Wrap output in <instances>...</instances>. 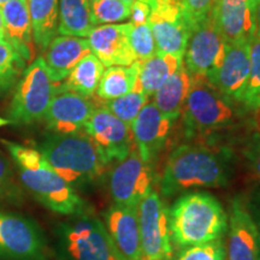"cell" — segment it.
I'll return each instance as SVG.
<instances>
[{"mask_svg":"<svg viewBox=\"0 0 260 260\" xmlns=\"http://www.w3.org/2000/svg\"><path fill=\"white\" fill-rule=\"evenodd\" d=\"M233 176L232 151L212 145L183 144L169 155L160 178V194L171 198L198 188H220Z\"/></svg>","mask_w":260,"mask_h":260,"instance_id":"6da1fadb","label":"cell"},{"mask_svg":"<svg viewBox=\"0 0 260 260\" xmlns=\"http://www.w3.org/2000/svg\"><path fill=\"white\" fill-rule=\"evenodd\" d=\"M241 104L219 92L206 77L191 76V87L181 115L187 138H218L243 124Z\"/></svg>","mask_w":260,"mask_h":260,"instance_id":"7a4b0ae2","label":"cell"},{"mask_svg":"<svg viewBox=\"0 0 260 260\" xmlns=\"http://www.w3.org/2000/svg\"><path fill=\"white\" fill-rule=\"evenodd\" d=\"M172 242L178 248L222 240L228 229V213L212 194L191 190L178 197L168 210Z\"/></svg>","mask_w":260,"mask_h":260,"instance_id":"3957f363","label":"cell"},{"mask_svg":"<svg viewBox=\"0 0 260 260\" xmlns=\"http://www.w3.org/2000/svg\"><path fill=\"white\" fill-rule=\"evenodd\" d=\"M39 152L74 189L89 187L105 169L93 141L82 132L74 134L52 133L40 142Z\"/></svg>","mask_w":260,"mask_h":260,"instance_id":"277c9868","label":"cell"},{"mask_svg":"<svg viewBox=\"0 0 260 260\" xmlns=\"http://www.w3.org/2000/svg\"><path fill=\"white\" fill-rule=\"evenodd\" d=\"M59 260H119L104 222L88 207L54 230Z\"/></svg>","mask_w":260,"mask_h":260,"instance_id":"5b68a950","label":"cell"},{"mask_svg":"<svg viewBox=\"0 0 260 260\" xmlns=\"http://www.w3.org/2000/svg\"><path fill=\"white\" fill-rule=\"evenodd\" d=\"M56 89L57 84L52 82L44 58H37L25 68L17 82L9 121L14 124H31L44 119Z\"/></svg>","mask_w":260,"mask_h":260,"instance_id":"8992f818","label":"cell"},{"mask_svg":"<svg viewBox=\"0 0 260 260\" xmlns=\"http://www.w3.org/2000/svg\"><path fill=\"white\" fill-rule=\"evenodd\" d=\"M18 177L32 198L52 212L69 217L87 209L76 189L63 180L44 157L32 167L18 169Z\"/></svg>","mask_w":260,"mask_h":260,"instance_id":"52a82bcc","label":"cell"},{"mask_svg":"<svg viewBox=\"0 0 260 260\" xmlns=\"http://www.w3.org/2000/svg\"><path fill=\"white\" fill-rule=\"evenodd\" d=\"M40 225L24 214L0 211V260H47Z\"/></svg>","mask_w":260,"mask_h":260,"instance_id":"ba28073f","label":"cell"},{"mask_svg":"<svg viewBox=\"0 0 260 260\" xmlns=\"http://www.w3.org/2000/svg\"><path fill=\"white\" fill-rule=\"evenodd\" d=\"M153 165L142 160L136 148L123 160L115 162L107 176L113 204L134 209L153 190Z\"/></svg>","mask_w":260,"mask_h":260,"instance_id":"9c48e42d","label":"cell"},{"mask_svg":"<svg viewBox=\"0 0 260 260\" xmlns=\"http://www.w3.org/2000/svg\"><path fill=\"white\" fill-rule=\"evenodd\" d=\"M225 47L211 12L191 28L183 56L184 68L190 76L206 77L210 81L222 64Z\"/></svg>","mask_w":260,"mask_h":260,"instance_id":"30bf717a","label":"cell"},{"mask_svg":"<svg viewBox=\"0 0 260 260\" xmlns=\"http://www.w3.org/2000/svg\"><path fill=\"white\" fill-rule=\"evenodd\" d=\"M148 24L159 53L183 58L191 27L184 16L181 0H148Z\"/></svg>","mask_w":260,"mask_h":260,"instance_id":"8fae6325","label":"cell"},{"mask_svg":"<svg viewBox=\"0 0 260 260\" xmlns=\"http://www.w3.org/2000/svg\"><path fill=\"white\" fill-rule=\"evenodd\" d=\"M142 260H171L174 255L168 209L160 194L152 190L138 206Z\"/></svg>","mask_w":260,"mask_h":260,"instance_id":"7c38bea8","label":"cell"},{"mask_svg":"<svg viewBox=\"0 0 260 260\" xmlns=\"http://www.w3.org/2000/svg\"><path fill=\"white\" fill-rule=\"evenodd\" d=\"M83 130L96 147L104 167L123 160L135 148L130 125L106 107H96Z\"/></svg>","mask_w":260,"mask_h":260,"instance_id":"4fadbf2b","label":"cell"},{"mask_svg":"<svg viewBox=\"0 0 260 260\" xmlns=\"http://www.w3.org/2000/svg\"><path fill=\"white\" fill-rule=\"evenodd\" d=\"M225 260H259V232L248 203L241 197L230 201Z\"/></svg>","mask_w":260,"mask_h":260,"instance_id":"5bb4252c","label":"cell"},{"mask_svg":"<svg viewBox=\"0 0 260 260\" xmlns=\"http://www.w3.org/2000/svg\"><path fill=\"white\" fill-rule=\"evenodd\" d=\"M175 121L159 111L153 102H148L130 124L135 148L147 164L153 162L167 145Z\"/></svg>","mask_w":260,"mask_h":260,"instance_id":"9a60e30c","label":"cell"},{"mask_svg":"<svg viewBox=\"0 0 260 260\" xmlns=\"http://www.w3.org/2000/svg\"><path fill=\"white\" fill-rule=\"evenodd\" d=\"M103 222L119 260H142L138 209L113 204L103 212Z\"/></svg>","mask_w":260,"mask_h":260,"instance_id":"2e32d148","label":"cell"},{"mask_svg":"<svg viewBox=\"0 0 260 260\" xmlns=\"http://www.w3.org/2000/svg\"><path fill=\"white\" fill-rule=\"evenodd\" d=\"M212 18L225 44H251L256 34V10L248 0H217Z\"/></svg>","mask_w":260,"mask_h":260,"instance_id":"e0dca14e","label":"cell"},{"mask_svg":"<svg viewBox=\"0 0 260 260\" xmlns=\"http://www.w3.org/2000/svg\"><path fill=\"white\" fill-rule=\"evenodd\" d=\"M89 98L74 92L57 93L48 106L45 121L54 134H74L84 129L95 110Z\"/></svg>","mask_w":260,"mask_h":260,"instance_id":"ac0fdd59","label":"cell"},{"mask_svg":"<svg viewBox=\"0 0 260 260\" xmlns=\"http://www.w3.org/2000/svg\"><path fill=\"white\" fill-rule=\"evenodd\" d=\"M132 23L98 25L89 32L90 51L104 67H128L136 61L129 41Z\"/></svg>","mask_w":260,"mask_h":260,"instance_id":"d6986e66","label":"cell"},{"mask_svg":"<svg viewBox=\"0 0 260 260\" xmlns=\"http://www.w3.org/2000/svg\"><path fill=\"white\" fill-rule=\"evenodd\" d=\"M249 45L226 44L223 61L210 82L224 95L241 104L249 76Z\"/></svg>","mask_w":260,"mask_h":260,"instance_id":"ffe728a7","label":"cell"},{"mask_svg":"<svg viewBox=\"0 0 260 260\" xmlns=\"http://www.w3.org/2000/svg\"><path fill=\"white\" fill-rule=\"evenodd\" d=\"M92 53L87 39L61 35L56 37L45 50V64L53 83L59 84L75 67Z\"/></svg>","mask_w":260,"mask_h":260,"instance_id":"44dd1931","label":"cell"},{"mask_svg":"<svg viewBox=\"0 0 260 260\" xmlns=\"http://www.w3.org/2000/svg\"><path fill=\"white\" fill-rule=\"evenodd\" d=\"M2 14L5 30L4 39L21 54L25 63L29 64L34 58L35 47L27 0H9L2 6Z\"/></svg>","mask_w":260,"mask_h":260,"instance_id":"7402d4cb","label":"cell"},{"mask_svg":"<svg viewBox=\"0 0 260 260\" xmlns=\"http://www.w3.org/2000/svg\"><path fill=\"white\" fill-rule=\"evenodd\" d=\"M190 87L191 76L184 65H182L154 93L153 103L162 115L176 122L183 110Z\"/></svg>","mask_w":260,"mask_h":260,"instance_id":"603a6c76","label":"cell"},{"mask_svg":"<svg viewBox=\"0 0 260 260\" xmlns=\"http://www.w3.org/2000/svg\"><path fill=\"white\" fill-rule=\"evenodd\" d=\"M183 65V58L168 53H157L140 64L139 80L136 87L148 98L160 88Z\"/></svg>","mask_w":260,"mask_h":260,"instance_id":"cb8c5ba5","label":"cell"},{"mask_svg":"<svg viewBox=\"0 0 260 260\" xmlns=\"http://www.w3.org/2000/svg\"><path fill=\"white\" fill-rule=\"evenodd\" d=\"M105 67L93 53L80 61L60 84H57V93L74 92L90 98L96 92Z\"/></svg>","mask_w":260,"mask_h":260,"instance_id":"d4e9b609","label":"cell"},{"mask_svg":"<svg viewBox=\"0 0 260 260\" xmlns=\"http://www.w3.org/2000/svg\"><path fill=\"white\" fill-rule=\"evenodd\" d=\"M34 44L47 48L58 32V0H27Z\"/></svg>","mask_w":260,"mask_h":260,"instance_id":"484cf974","label":"cell"},{"mask_svg":"<svg viewBox=\"0 0 260 260\" xmlns=\"http://www.w3.org/2000/svg\"><path fill=\"white\" fill-rule=\"evenodd\" d=\"M95 28L89 0H59L58 32L68 37L86 38Z\"/></svg>","mask_w":260,"mask_h":260,"instance_id":"4316f807","label":"cell"},{"mask_svg":"<svg viewBox=\"0 0 260 260\" xmlns=\"http://www.w3.org/2000/svg\"><path fill=\"white\" fill-rule=\"evenodd\" d=\"M140 64L136 60L128 67H109L104 71L96 89V95L103 102L117 99L134 90L138 84Z\"/></svg>","mask_w":260,"mask_h":260,"instance_id":"83f0119b","label":"cell"},{"mask_svg":"<svg viewBox=\"0 0 260 260\" xmlns=\"http://www.w3.org/2000/svg\"><path fill=\"white\" fill-rule=\"evenodd\" d=\"M25 63L21 54L12 45L2 39L0 40V94H4L15 86L21 79L25 69Z\"/></svg>","mask_w":260,"mask_h":260,"instance_id":"f1b7e54d","label":"cell"},{"mask_svg":"<svg viewBox=\"0 0 260 260\" xmlns=\"http://www.w3.org/2000/svg\"><path fill=\"white\" fill-rule=\"evenodd\" d=\"M249 76L241 105L246 111L254 113L260 111V35L255 34L249 45Z\"/></svg>","mask_w":260,"mask_h":260,"instance_id":"f546056e","label":"cell"},{"mask_svg":"<svg viewBox=\"0 0 260 260\" xmlns=\"http://www.w3.org/2000/svg\"><path fill=\"white\" fill-rule=\"evenodd\" d=\"M148 102L149 98L138 87H135L134 90L125 94V95L109 100V102H104L105 104L104 107H106L110 112H112L117 118L121 119L125 124L130 125L141 111L142 107Z\"/></svg>","mask_w":260,"mask_h":260,"instance_id":"4dcf8cb0","label":"cell"},{"mask_svg":"<svg viewBox=\"0 0 260 260\" xmlns=\"http://www.w3.org/2000/svg\"><path fill=\"white\" fill-rule=\"evenodd\" d=\"M89 4L95 27L118 24L130 17V5L123 0H89Z\"/></svg>","mask_w":260,"mask_h":260,"instance_id":"1f68e13d","label":"cell"},{"mask_svg":"<svg viewBox=\"0 0 260 260\" xmlns=\"http://www.w3.org/2000/svg\"><path fill=\"white\" fill-rule=\"evenodd\" d=\"M129 41L136 60L145 61L157 53L153 32L148 23L132 25Z\"/></svg>","mask_w":260,"mask_h":260,"instance_id":"d6a6232c","label":"cell"},{"mask_svg":"<svg viewBox=\"0 0 260 260\" xmlns=\"http://www.w3.org/2000/svg\"><path fill=\"white\" fill-rule=\"evenodd\" d=\"M171 260H225V243L216 240L200 245L183 247Z\"/></svg>","mask_w":260,"mask_h":260,"instance_id":"836d02e7","label":"cell"},{"mask_svg":"<svg viewBox=\"0 0 260 260\" xmlns=\"http://www.w3.org/2000/svg\"><path fill=\"white\" fill-rule=\"evenodd\" d=\"M22 197V188L16 182L10 161L0 154V201L18 204Z\"/></svg>","mask_w":260,"mask_h":260,"instance_id":"e575fe53","label":"cell"},{"mask_svg":"<svg viewBox=\"0 0 260 260\" xmlns=\"http://www.w3.org/2000/svg\"><path fill=\"white\" fill-rule=\"evenodd\" d=\"M216 2L217 0H181L184 16L191 28L212 12Z\"/></svg>","mask_w":260,"mask_h":260,"instance_id":"d590c367","label":"cell"},{"mask_svg":"<svg viewBox=\"0 0 260 260\" xmlns=\"http://www.w3.org/2000/svg\"><path fill=\"white\" fill-rule=\"evenodd\" d=\"M243 157H245L247 164L251 168V170L256 180L260 183V134L255 133L246 141L243 147Z\"/></svg>","mask_w":260,"mask_h":260,"instance_id":"8d00e7d4","label":"cell"},{"mask_svg":"<svg viewBox=\"0 0 260 260\" xmlns=\"http://www.w3.org/2000/svg\"><path fill=\"white\" fill-rule=\"evenodd\" d=\"M149 15H151V8L147 3L136 2L130 4V23L133 25L148 23Z\"/></svg>","mask_w":260,"mask_h":260,"instance_id":"74e56055","label":"cell"},{"mask_svg":"<svg viewBox=\"0 0 260 260\" xmlns=\"http://www.w3.org/2000/svg\"><path fill=\"white\" fill-rule=\"evenodd\" d=\"M249 205V204H248ZM249 209H251L253 217H254L256 225H258V232H259V260H260V199L254 204V206L249 205Z\"/></svg>","mask_w":260,"mask_h":260,"instance_id":"f35d334b","label":"cell"},{"mask_svg":"<svg viewBox=\"0 0 260 260\" xmlns=\"http://www.w3.org/2000/svg\"><path fill=\"white\" fill-rule=\"evenodd\" d=\"M5 38V30H4V21H3V14L0 10V40Z\"/></svg>","mask_w":260,"mask_h":260,"instance_id":"ab89813d","label":"cell"},{"mask_svg":"<svg viewBox=\"0 0 260 260\" xmlns=\"http://www.w3.org/2000/svg\"><path fill=\"white\" fill-rule=\"evenodd\" d=\"M256 34L260 35V4L258 6V10H256Z\"/></svg>","mask_w":260,"mask_h":260,"instance_id":"60d3db41","label":"cell"},{"mask_svg":"<svg viewBox=\"0 0 260 260\" xmlns=\"http://www.w3.org/2000/svg\"><path fill=\"white\" fill-rule=\"evenodd\" d=\"M249 4H251V6L254 10H258V6L260 4V0H248Z\"/></svg>","mask_w":260,"mask_h":260,"instance_id":"b9f144b4","label":"cell"},{"mask_svg":"<svg viewBox=\"0 0 260 260\" xmlns=\"http://www.w3.org/2000/svg\"><path fill=\"white\" fill-rule=\"evenodd\" d=\"M8 124H11V122H10L9 119L2 118V117H0V128H2V126H5V125H8Z\"/></svg>","mask_w":260,"mask_h":260,"instance_id":"7bdbcfd3","label":"cell"},{"mask_svg":"<svg viewBox=\"0 0 260 260\" xmlns=\"http://www.w3.org/2000/svg\"><path fill=\"white\" fill-rule=\"evenodd\" d=\"M123 2H125L126 4H132V3H134V2H136V0H123ZM139 2H145V3H147L148 4V0H139Z\"/></svg>","mask_w":260,"mask_h":260,"instance_id":"ee69618b","label":"cell"},{"mask_svg":"<svg viewBox=\"0 0 260 260\" xmlns=\"http://www.w3.org/2000/svg\"><path fill=\"white\" fill-rule=\"evenodd\" d=\"M9 0H0V6H3L4 4H6V3H8Z\"/></svg>","mask_w":260,"mask_h":260,"instance_id":"f6af8a7d","label":"cell"}]
</instances>
